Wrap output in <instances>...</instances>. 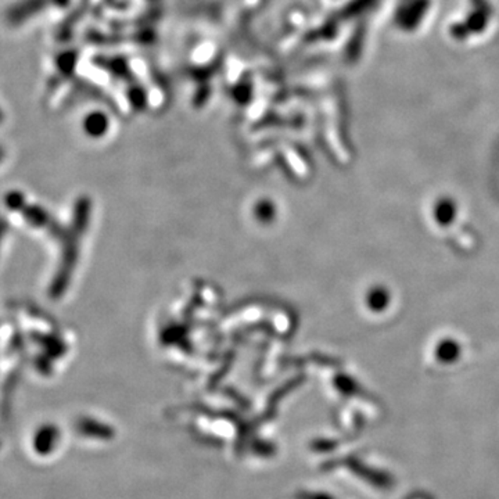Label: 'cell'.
<instances>
[{
	"label": "cell",
	"instance_id": "cell-1",
	"mask_svg": "<svg viewBox=\"0 0 499 499\" xmlns=\"http://www.w3.org/2000/svg\"><path fill=\"white\" fill-rule=\"evenodd\" d=\"M6 206L10 209H14V211H21L25 206L24 196L20 192H10L6 196Z\"/></svg>",
	"mask_w": 499,
	"mask_h": 499
},
{
	"label": "cell",
	"instance_id": "cell-2",
	"mask_svg": "<svg viewBox=\"0 0 499 499\" xmlns=\"http://www.w3.org/2000/svg\"><path fill=\"white\" fill-rule=\"evenodd\" d=\"M6 230H7V223H6V221L3 218H0V242H1Z\"/></svg>",
	"mask_w": 499,
	"mask_h": 499
}]
</instances>
